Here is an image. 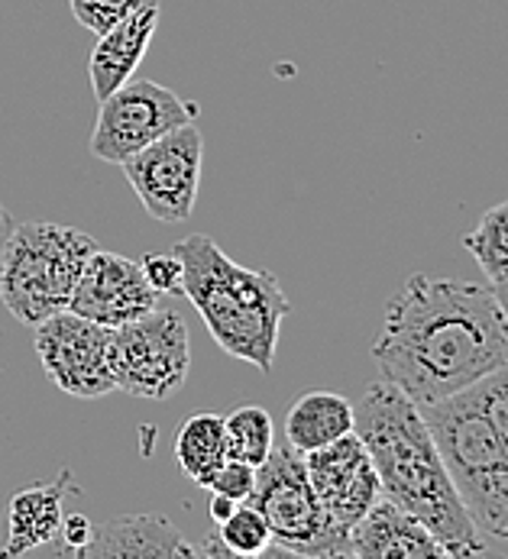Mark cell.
<instances>
[{
  "mask_svg": "<svg viewBox=\"0 0 508 559\" xmlns=\"http://www.w3.org/2000/svg\"><path fill=\"white\" fill-rule=\"evenodd\" d=\"M353 433L376 466L382 498L415 514L444 544L447 557L486 554V537L463 508L415 401L392 382L376 379L353 404Z\"/></svg>",
  "mask_w": 508,
  "mask_h": 559,
  "instance_id": "7a4b0ae2",
  "label": "cell"
},
{
  "mask_svg": "<svg viewBox=\"0 0 508 559\" xmlns=\"http://www.w3.org/2000/svg\"><path fill=\"white\" fill-rule=\"evenodd\" d=\"M16 227V221H13V214L0 204V259H3V246H7V237H10V230Z\"/></svg>",
  "mask_w": 508,
  "mask_h": 559,
  "instance_id": "4316f807",
  "label": "cell"
},
{
  "mask_svg": "<svg viewBox=\"0 0 508 559\" xmlns=\"http://www.w3.org/2000/svg\"><path fill=\"white\" fill-rule=\"evenodd\" d=\"M237 504H240V501H234V498H227V495H214V498H211V521H214V524L227 521V518L234 514Z\"/></svg>",
  "mask_w": 508,
  "mask_h": 559,
  "instance_id": "484cf974",
  "label": "cell"
},
{
  "mask_svg": "<svg viewBox=\"0 0 508 559\" xmlns=\"http://www.w3.org/2000/svg\"><path fill=\"white\" fill-rule=\"evenodd\" d=\"M97 123L91 133V156L120 165L143 146L172 130L194 123L198 104L150 79H130L114 94L97 100Z\"/></svg>",
  "mask_w": 508,
  "mask_h": 559,
  "instance_id": "ba28073f",
  "label": "cell"
},
{
  "mask_svg": "<svg viewBox=\"0 0 508 559\" xmlns=\"http://www.w3.org/2000/svg\"><path fill=\"white\" fill-rule=\"evenodd\" d=\"M224 460H227L224 414H211V411L191 414L175 433V463H178V469L198 488H208L214 469Z\"/></svg>",
  "mask_w": 508,
  "mask_h": 559,
  "instance_id": "ac0fdd59",
  "label": "cell"
},
{
  "mask_svg": "<svg viewBox=\"0 0 508 559\" xmlns=\"http://www.w3.org/2000/svg\"><path fill=\"white\" fill-rule=\"evenodd\" d=\"M143 275L156 295H181V259L178 252H150L143 262Z\"/></svg>",
  "mask_w": 508,
  "mask_h": 559,
  "instance_id": "cb8c5ba5",
  "label": "cell"
},
{
  "mask_svg": "<svg viewBox=\"0 0 508 559\" xmlns=\"http://www.w3.org/2000/svg\"><path fill=\"white\" fill-rule=\"evenodd\" d=\"M146 0H69L72 16L85 26L87 33L101 36L120 20H127L133 10H140Z\"/></svg>",
  "mask_w": 508,
  "mask_h": 559,
  "instance_id": "7402d4cb",
  "label": "cell"
},
{
  "mask_svg": "<svg viewBox=\"0 0 508 559\" xmlns=\"http://www.w3.org/2000/svg\"><path fill=\"white\" fill-rule=\"evenodd\" d=\"M172 249L181 259V295L194 305L214 343L227 356L269 376L282 320L292 311L279 278L265 269L234 262L204 234L185 237Z\"/></svg>",
  "mask_w": 508,
  "mask_h": 559,
  "instance_id": "3957f363",
  "label": "cell"
},
{
  "mask_svg": "<svg viewBox=\"0 0 508 559\" xmlns=\"http://www.w3.org/2000/svg\"><path fill=\"white\" fill-rule=\"evenodd\" d=\"M160 26V0H146L140 10H133L127 20L110 26L97 36L94 52L87 59V79L97 100L114 94L120 84L137 75L153 36Z\"/></svg>",
  "mask_w": 508,
  "mask_h": 559,
  "instance_id": "5bb4252c",
  "label": "cell"
},
{
  "mask_svg": "<svg viewBox=\"0 0 508 559\" xmlns=\"http://www.w3.org/2000/svg\"><path fill=\"white\" fill-rule=\"evenodd\" d=\"M110 376L130 399L166 401L178 395L191 372L188 323L178 311H150L146 318L110 326Z\"/></svg>",
  "mask_w": 508,
  "mask_h": 559,
  "instance_id": "52a82bcc",
  "label": "cell"
},
{
  "mask_svg": "<svg viewBox=\"0 0 508 559\" xmlns=\"http://www.w3.org/2000/svg\"><path fill=\"white\" fill-rule=\"evenodd\" d=\"M224 433H227V456L262 466L275 447V424L272 414L259 404H240L224 417Z\"/></svg>",
  "mask_w": 508,
  "mask_h": 559,
  "instance_id": "d6986e66",
  "label": "cell"
},
{
  "mask_svg": "<svg viewBox=\"0 0 508 559\" xmlns=\"http://www.w3.org/2000/svg\"><path fill=\"white\" fill-rule=\"evenodd\" d=\"M256 488V466L250 463H240V460H224L217 469H214V476L208 481V491H214V495H227V498H234V501H247L250 495H253Z\"/></svg>",
  "mask_w": 508,
  "mask_h": 559,
  "instance_id": "603a6c76",
  "label": "cell"
},
{
  "mask_svg": "<svg viewBox=\"0 0 508 559\" xmlns=\"http://www.w3.org/2000/svg\"><path fill=\"white\" fill-rule=\"evenodd\" d=\"M453 488L483 537L508 540V440L466 392L418 407Z\"/></svg>",
  "mask_w": 508,
  "mask_h": 559,
  "instance_id": "277c9868",
  "label": "cell"
},
{
  "mask_svg": "<svg viewBox=\"0 0 508 559\" xmlns=\"http://www.w3.org/2000/svg\"><path fill=\"white\" fill-rule=\"evenodd\" d=\"M373 359L379 379L430 407L506 366L508 320L493 288L415 272L386 301Z\"/></svg>",
  "mask_w": 508,
  "mask_h": 559,
  "instance_id": "6da1fadb",
  "label": "cell"
},
{
  "mask_svg": "<svg viewBox=\"0 0 508 559\" xmlns=\"http://www.w3.org/2000/svg\"><path fill=\"white\" fill-rule=\"evenodd\" d=\"M247 501L265 518L272 550L292 557H350V531L328 518L305 473V456L285 440L256 469V488Z\"/></svg>",
  "mask_w": 508,
  "mask_h": 559,
  "instance_id": "8992f818",
  "label": "cell"
},
{
  "mask_svg": "<svg viewBox=\"0 0 508 559\" xmlns=\"http://www.w3.org/2000/svg\"><path fill=\"white\" fill-rule=\"evenodd\" d=\"M493 295H496V301H499V308H503V314H506V320H508V282L493 285Z\"/></svg>",
  "mask_w": 508,
  "mask_h": 559,
  "instance_id": "83f0119b",
  "label": "cell"
},
{
  "mask_svg": "<svg viewBox=\"0 0 508 559\" xmlns=\"http://www.w3.org/2000/svg\"><path fill=\"white\" fill-rule=\"evenodd\" d=\"M97 240L79 227L26 221L16 224L0 259V305L26 326L69 311L72 292Z\"/></svg>",
  "mask_w": 508,
  "mask_h": 559,
  "instance_id": "5b68a950",
  "label": "cell"
},
{
  "mask_svg": "<svg viewBox=\"0 0 508 559\" xmlns=\"http://www.w3.org/2000/svg\"><path fill=\"white\" fill-rule=\"evenodd\" d=\"M463 249L476 259L489 285L508 282V201L480 217V224L463 237Z\"/></svg>",
  "mask_w": 508,
  "mask_h": 559,
  "instance_id": "ffe728a7",
  "label": "cell"
},
{
  "mask_svg": "<svg viewBox=\"0 0 508 559\" xmlns=\"http://www.w3.org/2000/svg\"><path fill=\"white\" fill-rule=\"evenodd\" d=\"M204 136L194 123H185L120 162L143 211L156 224H181L191 217L201 188Z\"/></svg>",
  "mask_w": 508,
  "mask_h": 559,
  "instance_id": "9c48e42d",
  "label": "cell"
},
{
  "mask_svg": "<svg viewBox=\"0 0 508 559\" xmlns=\"http://www.w3.org/2000/svg\"><path fill=\"white\" fill-rule=\"evenodd\" d=\"M91 534H94V524H91V518L87 514H72V518H62V527H59V537H62V544L59 547H46V550H52V554H72V557H79L82 550L87 547V540H91Z\"/></svg>",
  "mask_w": 508,
  "mask_h": 559,
  "instance_id": "d4e9b609",
  "label": "cell"
},
{
  "mask_svg": "<svg viewBox=\"0 0 508 559\" xmlns=\"http://www.w3.org/2000/svg\"><path fill=\"white\" fill-rule=\"evenodd\" d=\"M82 559L104 557H204L201 547L188 544L178 527L160 514H120L94 527Z\"/></svg>",
  "mask_w": 508,
  "mask_h": 559,
  "instance_id": "2e32d148",
  "label": "cell"
},
{
  "mask_svg": "<svg viewBox=\"0 0 508 559\" xmlns=\"http://www.w3.org/2000/svg\"><path fill=\"white\" fill-rule=\"evenodd\" d=\"M305 473L321 508L343 531H350L382 498L376 466L356 433L305 453Z\"/></svg>",
  "mask_w": 508,
  "mask_h": 559,
  "instance_id": "7c38bea8",
  "label": "cell"
},
{
  "mask_svg": "<svg viewBox=\"0 0 508 559\" xmlns=\"http://www.w3.org/2000/svg\"><path fill=\"white\" fill-rule=\"evenodd\" d=\"M350 557L359 559H427L447 557L444 544L415 514L389 498H379L350 527Z\"/></svg>",
  "mask_w": 508,
  "mask_h": 559,
  "instance_id": "4fadbf2b",
  "label": "cell"
},
{
  "mask_svg": "<svg viewBox=\"0 0 508 559\" xmlns=\"http://www.w3.org/2000/svg\"><path fill=\"white\" fill-rule=\"evenodd\" d=\"M346 433H353V401L338 392H308L292 404L285 417V443L302 456Z\"/></svg>",
  "mask_w": 508,
  "mask_h": 559,
  "instance_id": "e0dca14e",
  "label": "cell"
},
{
  "mask_svg": "<svg viewBox=\"0 0 508 559\" xmlns=\"http://www.w3.org/2000/svg\"><path fill=\"white\" fill-rule=\"evenodd\" d=\"M217 527H221L217 540L224 544V550H227L231 557L253 559L272 550L269 524H265V518L259 514V508H253L250 501H240V504L234 508V514H231L227 521H221Z\"/></svg>",
  "mask_w": 508,
  "mask_h": 559,
  "instance_id": "44dd1931",
  "label": "cell"
},
{
  "mask_svg": "<svg viewBox=\"0 0 508 559\" xmlns=\"http://www.w3.org/2000/svg\"><path fill=\"white\" fill-rule=\"evenodd\" d=\"M110 326L82 318L75 311H59L36 323V353L46 376L72 399H104L117 392L110 376Z\"/></svg>",
  "mask_w": 508,
  "mask_h": 559,
  "instance_id": "30bf717a",
  "label": "cell"
},
{
  "mask_svg": "<svg viewBox=\"0 0 508 559\" xmlns=\"http://www.w3.org/2000/svg\"><path fill=\"white\" fill-rule=\"evenodd\" d=\"M72 469H62L59 479L36 481L29 488H20L10 498L7 511V544L0 547V559L23 557L29 550H39L59 537L62 527V501L72 491Z\"/></svg>",
  "mask_w": 508,
  "mask_h": 559,
  "instance_id": "9a60e30c",
  "label": "cell"
},
{
  "mask_svg": "<svg viewBox=\"0 0 508 559\" xmlns=\"http://www.w3.org/2000/svg\"><path fill=\"white\" fill-rule=\"evenodd\" d=\"M156 308L160 295L150 288L143 265L101 246L87 255L69 301V311L101 326H123L130 320L146 318Z\"/></svg>",
  "mask_w": 508,
  "mask_h": 559,
  "instance_id": "8fae6325",
  "label": "cell"
}]
</instances>
